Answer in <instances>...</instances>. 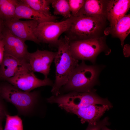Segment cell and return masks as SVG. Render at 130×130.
Instances as JSON below:
<instances>
[{"label":"cell","instance_id":"52a82bcc","mask_svg":"<svg viewBox=\"0 0 130 130\" xmlns=\"http://www.w3.org/2000/svg\"><path fill=\"white\" fill-rule=\"evenodd\" d=\"M72 17L59 22L49 21L38 24L35 31V35L40 43L57 47L59 37L69 29Z\"/></svg>","mask_w":130,"mask_h":130},{"label":"cell","instance_id":"7402d4cb","mask_svg":"<svg viewBox=\"0 0 130 130\" xmlns=\"http://www.w3.org/2000/svg\"><path fill=\"white\" fill-rule=\"evenodd\" d=\"M68 1L71 15L77 16L83 5L85 0H68Z\"/></svg>","mask_w":130,"mask_h":130},{"label":"cell","instance_id":"5b68a950","mask_svg":"<svg viewBox=\"0 0 130 130\" xmlns=\"http://www.w3.org/2000/svg\"><path fill=\"white\" fill-rule=\"evenodd\" d=\"M48 103H55L62 109L65 108H83L92 105H107L111 104L107 98H102L92 90L85 92L72 91L66 94L53 96L46 99Z\"/></svg>","mask_w":130,"mask_h":130},{"label":"cell","instance_id":"ffe728a7","mask_svg":"<svg viewBox=\"0 0 130 130\" xmlns=\"http://www.w3.org/2000/svg\"><path fill=\"white\" fill-rule=\"evenodd\" d=\"M55 15H59L68 19L71 16L68 0H51V4Z\"/></svg>","mask_w":130,"mask_h":130},{"label":"cell","instance_id":"d6986e66","mask_svg":"<svg viewBox=\"0 0 130 130\" xmlns=\"http://www.w3.org/2000/svg\"><path fill=\"white\" fill-rule=\"evenodd\" d=\"M22 2L40 13L48 16L52 15L50 5L51 0H20Z\"/></svg>","mask_w":130,"mask_h":130},{"label":"cell","instance_id":"2e32d148","mask_svg":"<svg viewBox=\"0 0 130 130\" xmlns=\"http://www.w3.org/2000/svg\"><path fill=\"white\" fill-rule=\"evenodd\" d=\"M109 1L85 0L77 16L84 15L107 20V6Z\"/></svg>","mask_w":130,"mask_h":130},{"label":"cell","instance_id":"83f0119b","mask_svg":"<svg viewBox=\"0 0 130 130\" xmlns=\"http://www.w3.org/2000/svg\"><path fill=\"white\" fill-rule=\"evenodd\" d=\"M101 130H112L108 128L106 126L103 127L101 129Z\"/></svg>","mask_w":130,"mask_h":130},{"label":"cell","instance_id":"9c48e42d","mask_svg":"<svg viewBox=\"0 0 130 130\" xmlns=\"http://www.w3.org/2000/svg\"><path fill=\"white\" fill-rule=\"evenodd\" d=\"M6 81L20 90L28 92L42 86H52L54 83L48 78L43 79L38 78L31 70L19 73Z\"/></svg>","mask_w":130,"mask_h":130},{"label":"cell","instance_id":"ac0fdd59","mask_svg":"<svg viewBox=\"0 0 130 130\" xmlns=\"http://www.w3.org/2000/svg\"><path fill=\"white\" fill-rule=\"evenodd\" d=\"M17 0H0V20L3 22L14 18Z\"/></svg>","mask_w":130,"mask_h":130},{"label":"cell","instance_id":"cb8c5ba5","mask_svg":"<svg viewBox=\"0 0 130 130\" xmlns=\"http://www.w3.org/2000/svg\"><path fill=\"white\" fill-rule=\"evenodd\" d=\"M5 101L0 96V118L3 119L6 118V114H9Z\"/></svg>","mask_w":130,"mask_h":130},{"label":"cell","instance_id":"603a6c76","mask_svg":"<svg viewBox=\"0 0 130 130\" xmlns=\"http://www.w3.org/2000/svg\"><path fill=\"white\" fill-rule=\"evenodd\" d=\"M108 120V118L106 117L103 120L98 121L96 124H88L85 130H101L104 126L110 125Z\"/></svg>","mask_w":130,"mask_h":130},{"label":"cell","instance_id":"3957f363","mask_svg":"<svg viewBox=\"0 0 130 130\" xmlns=\"http://www.w3.org/2000/svg\"><path fill=\"white\" fill-rule=\"evenodd\" d=\"M72 16L70 26L65 32L70 41L98 38L105 35L104 32L107 27V20L84 15Z\"/></svg>","mask_w":130,"mask_h":130},{"label":"cell","instance_id":"4316f807","mask_svg":"<svg viewBox=\"0 0 130 130\" xmlns=\"http://www.w3.org/2000/svg\"><path fill=\"white\" fill-rule=\"evenodd\" d=\"M4 119L2 118H0V130H3L2 125V122Z\"/></svg>","mask_w":130,"mask_h":130},{"label":"cell","instance_id":"5bb4252c","mask_svg":"<svg viewBox=\"0 0 130 130\" xmlns=\"http://www.w3.org/2000/svg\"><path fill=\"white\" fill-rule=\"evenodd\" d=\"M130 7L129 0H109L107 9V19L109 26L115 25L128 12Z\"/></svg>","mask_w":130,"mask_h":130},{"label":"cell","instance_id":"ba28073f","mask_svg":"<svg viewBox=\"0 0 130 130\" xmlns=\"http://www.w3.org/2000/svg\"><path fill=\"white\" fill-rule=\"evenodd\" d=\"M4 25L13 35L25 42L30 41L39 44L35 31L38 25L36 20H21L13 19L3 22Z\"/></svg>","mask_w":130,"mask_h":130},{"label":"cell","instance_id":"8992f818","mask_svg":"<svg viewBox=\"0 0 130 130\" xmlns=\"http://www.w3.org/2000/svg\"><path fill=\"white\" fill-rule=\"evenodd\" d=\"M106 36L84 40L70 42V52L73 57L78 61L88 60L94 63L98 55L102 52L106 55L111 50L106 43Z\"/></svg>","mask_w":130,"mask_h":130},{"label":"cell","instance_id":"e0dca14e","mask_svg":"<svg viewBox=\"0 0 130 130\" xmlns=\"http://www.w3.org/2000/svg\"><path fill=\"white\" fill-rule=\"evenodd\" d=\"M130 32V14L125 15L113 26H108L105 29L104 35H111L114 37L118 38L121 45L123 46L124 41Z\"/></svg>","mask_w":130,"mask_h":130},{"label":"cell","instance_id":"4fadbf2b","mask_svg":"<svg viewBox=\"0 0 130 130\" xmlns=\"http://www.w3.org/2000/svg\"><path fill=\"white\" fill-rule=\"evenodd\" d=\"M110 108L107 105H95L81 108H65L63 109L77 115L81 119V123L82 124L87 122L88 124H95L105 112Z\"/></svg>","mask_w":130,"mask_h":130},{"label":"cell","instance_id":"f1b7e54d","mask_svg":"<svg viewBox=\"0 0 130 130\" xmlns=\"http://www.w3.org/2000/svg\"></svg>","mask_w":130,"mask_h":130},{"label":"cell","instance_id":"44dd1931","mask_svg":"<svg viewBox=\"0 0 130 130\" xmlns=\"http://www.w3.org/2000/svg\"><path fill=\"white\" fill-rule=\"evenodd\" d=\"M6 123L4 130H23L22 121L18 115H6Z\"/></svg>","mask_w":130,"mask_h":130},{"label":"cell","instance_id":"484cf974","mask_svg":"<svg viewBox=\"0 0 130 130\" xmlns=\"http://www.w3.org/2000/svg\"><path fill=\"white\" fill-rule=\"evenodd\" d=\"M3 26V22L0 20V40L2 38V31Z\"/></svg>","mask_w":130,"mask_h":130},{"label":"cell","instance_id":"9a60e30c","mask_svg":"<svg viewBox=\"0 0 130 130\" xmlns=\"http://www.w3.org/2000/svg\"><path fill=\"white\" fill-rule=\"evenodd\" d=\"M59 18L55 15L48 16L40 13L18 0L14 19L35 20L39 24L46 22H56Z\"/></svg>","mask_w":130,"mask_h":130},{"label":"cell","instance_id":"d4e9b609","mask_svg":"<svg viewBox=\"0 0 130 130\" xmlns=\"http://www.w3.org/2000/svg\"><path fill=\"white\" fill-rule=\"evenodd\" d=\"M4 46L3 42L1 38L0 40V66L2 62L4 55Z\"/></svg>","mask_w":130,"mask_h":130},{"label":"cell","instance_id":"8fae6325","mask_svg":"<svg viewBox=\"0 0 130 130\" xmlns=\"http://www.w3.org/2000/svg\"><path fill=\"white\" fill-rule=\"evenodd\" d=\"M2 39L4 43L5 54L27 61V56L29 52L25 42L13 35L4 25Z\"/></svg>","mask_w":130,"mask_h":130},{"label":"cell","instance_id":"277c9868","mask_svg":"<svg viewBox=\"0 0 130 130\" xmlns=\"http://www.w3.org/2000/svg\"><path fill=\"white\" fill-rule=\"evenodd\" d=\"M102 69L100 66L88 65L82 61L74 69L61 89L64 92H83L91 91L98 82Z\"/></svg>","mask_w":130,"mask_h":130},{"label":"cell","instance_id":"7c38bea8","mask_svg":"<svg viewBox=\"0 0 130 130\" xmlns=\"http://www.w3.org/2000/svg\"><path fill=\"white\" fill-rule=\"evenodd\" d=\"M29 70L31 71L27 61L4 53L0 66V80L6 81L19 73Z\"/></svg>","mask_w":130,"mask_h":130},{"label":"cell","instance_id":"30bf717a","mask_svg":"<svg viewBox=\"0 0 130 130\" xmlns=\"http://www.w3.org/2000/svg\"><path fill=\"white\" fill-rule=\"evenodd\" d=\"M56 53V52L39 50L33 52H29L27 60L31 71L41 73L44 75V78H47L51 64Z\"/></svg>","mask_w":130,"mask_h":130},{"label":"cell","instance_id":"6da1fadb","mask_svg":"<svg viewBox=\"0 0 130 130\" xmlns=\"http://www.w3.org/2000/svg\"><path fill=\"white\" fill-rule=\"evenodd\" d=\"M0 96L15 107L18 115L31 117L37 112L40 98V92L38 91H23L5 81L0 83Z\"/></svg>","mask_w":130,"mask_h":130},{"label":"cell","instance_id":"7a4b0ae2","mask_svg":"<svg viewBox=\"0 0 130 130\" xmlns=\"http://www.w3.org/2000/svg\"><path fill=\"white\" fill-rule=\"evenodd\" d=\"M69 39L65 35L59 39L56 56L54 59L55 67V82L51 90L53 96L60 94L61 87L67 81L74 69L78 65V61L72 55Z\"/></svg>","mask_w":130,"mask_h":130}]
</instances>
